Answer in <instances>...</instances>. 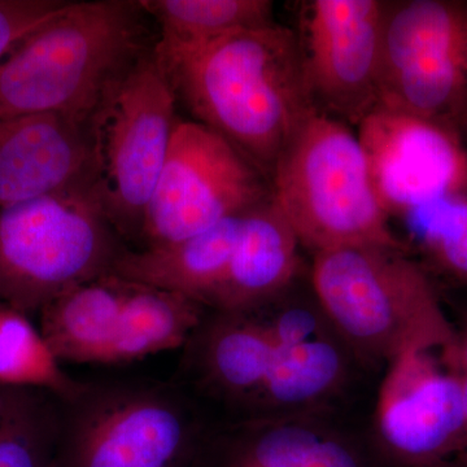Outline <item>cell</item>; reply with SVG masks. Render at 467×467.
<instances>
[{
  "mask_svg": "<svg viewBox=\"0 0 467 467\" xmlns=\"http://www.w3.org/2000/svg\"><path fill=\"white\" fill-rule=\"evenodd\" d=\"M140 5L158 24L152 54L169 79L205 46L275 23L269 0H140Z\"/></svg>",
  "mask_w": 467,
  "mask_h": 467,
  "instance_id": "20",
  "label": "cell"
},
{
  "mask_svg": "<svg viewBox=\"0 0 467 467\" xmlns=\"http://www.w3.org/2000/svg\"><path fill=\"white\" fill-rule=\"evenodd\" d=\"M460 378L461 387H462L463 401H465L466 414H467V378Z\"/></svg>",
  "mask_w": 467,
  "mask_h": 467,
  "instance_id": "28",
  "label": "cell"
},
{
  "mask_svg": "<svg viewBox=\"0 0 467 467\" xmlns=\"http://www.w3.org/2000/svg\"><path fill=\"white\" fill-rule=\"evenodd\" d=\"M465 143H466V146H467V134H466V137H465Z\"/></svg>",
  "mask_w": 467,
  "mask_h": 467,
  "instance_id": "30",
  "label": "cell"
},
{
  "mask_svg": "<svg viewBox=\"0 0 467 467\" xmlns=\"http://www.w3.org/2000/svg\"><path fill=\"white\" fill-rule=\"evenodd\" d=\"M130 282L113 273L75 285L39 313L41 333L60 362L109 365Z\"/></svg>",
  "mask_w": 467,
  "mask_h": 467,
  "instance_id": "19",
  "label": "cell"
},
{
  "mask_svg": "<svg viewBox=\"0 0 467 467\" xmlns=\"http://www.w3.org/2000/svg\"><path fill=\"white\" fill-rule=\"evenodd\" d=\"M91 178L88 124L63 115L0 119V208Z\"/></svg>",
  "mask_w": 467,
  "mask_h": 467,
  "instance_id": "16",
  "label": "cell"
},
{
  "mask_svg": "<svg viewBox=\"0 0 467 467\" xmlns=\"http://www.w3.org/2000/svg\"><path fill=\"white\" fill-rule=\"evenodd\" d=\"M301 243L272 195L243 216L225 279L211 308L252 312L301 276Z\"/></svg>",
  "mask_w": 467,
  "mask_h": 467,
  "instance_id": "17",
  "label": "cell"
},
{
  "mask_svg": "<svg viewBox=\"0 0 467 467\" xmlns=\"http://www.w3.org/2000/svg\"><path fill=\"white\" fill-rule=\"evenodd\" d=\"M0 467H57V396L30 389L0 387Z\"/></svg>",
  "mask_w": 467,
  "mask_h": 467,
  "instance_id": "22",
  "label": "cell"
},
{
  "mask_svg": "<svg viewBox=\"0 0 467 467\" xmlns=\"http://www.w3.org/2000/svg\"><path fill=\"white\" fill-rule=\"evenodd\" d=\"M60 364L29 316L0 303V387L67 398L79 382L64 373Z\"/></svg>",
  "mask_w": 467,
  "mask_h": 467,
  "instance_id": "23",
  "label": "cell"
},
{
  "mask_svg": "<svg viewBox=\"0 0 467 467\" xmlns=\"http://www.w3.org/2000/svg\"><path fill=\"white\" fill-rule=\"evenodd\" d=\"M309 281L328 321L367 367L378 373L411 352L454 349L445 315L425 266L405 250L347 247L313 254Z\"/></svg>",
  "mask_w": 467,
  "mask_h": 467,
  "instance_id": "3",
  "label": "cell"
},
{
  "mask_svg": "<svg viewBox=\"0 0 467 467\" xmlns=\"http://www.w3.org/2000/svg\"><path fill=\"white\" fill-rule=\"evenodd\" d=\"M207 310L182 295L130 282L109 365L186 346Z\"/></svg>",
  "mask_w": 467,
  "mask_h": 467,
  "instance_id": "21",
  "label": "cell"
},
{
  "mask_svg": "<svg viewBox=\"0 0 467 467\" xmlns=\"http://www.w3.org/2000/svg\"><path fill=\"white\" fill-rule=\"evenodd\" d=\"M456 342L450 358L445 359V365L457 373V376L467 378V306L461 313L460 322L454 325Z\"/></svg>",
  "mask_w": 467,
  "mask_h": 467,
  "instance_id": "26",
  "label": "cell"
},
{
  "mask_svg": "<svg viewBox=\"0 0 467 467\" xmlns=\"http://www.w3.org/2000/svg\"><path fill=\"white\" fill-rule=\"evenodd\" d=\"M425 467H467V451L457 454V456L451 457V459Z\"/></svg>",
  "mask_w": 467,
  "mask_h": 467,
  "instance_id": "27",
  "label": "cell"
},
{
  "mask_svg": "<svg viewBox=\"0 0 467 467\" xmlns=\"http://www.w3.org/2000/svg\"><path fill=\"white\" fill-rule=\"evenodd\" d=\"M184 347L192 395L218 423L247 420L275 353L257 316L208 309Z\"/></svg>",
  "mask_w": 467,
  "mask_h": 467,
  "instance_id": "14",
  "label": "cell"
},
{
  "mask_svg": "<svg viewBox=\"0 0 467 467\" xmlns=\"http://www.w3.org/2000/svg\"><path fill=\"white\" fill-rule=\"evenodd\" d=\"M126 250L95 180L0 208V303L26 313L112 273Z\"/></svg>",
  "mask_w": 467,
  "mask_h": 467,
  "instance_id": "6",
  "label": "cell"
},
{
  "mask_svg": "<svg viewBox=\"0 0 467 467\" xmlns=\"http://www.w3.org/2000/svg\"><path fill=\"white\" fill-rule=\"evenodd\" d=\"M244 214L182 241L126 248L112 273L133 284L182 295L209 309L225 279Z\"/></svg>",
  "mask_w": 467,
  "mask_h": 467,
  "instance_id": "18",
  "label": "cell"
},
{
  "mask_svg": "<svg viewBox=\"0 0 467 467\" xmlns=\"http://www.w3.org/2000/svg\"><path fill=\"white\" fill-rule=\"evenodd\" d=\"M434 272L467 285V196H451L404 218Z\"/></svg>",
  "mask_w": 467,
  "mask_h": 467,
  "instance_id": "24",
  "label": "cell"
},
{
  "mask_svg": "<svg viewBox=\"0 0 467 467\" xmlns=\"http://www.w3.org/2000/svg\"><path fill=\"white\" fill-rule=\"evenodd\" d=\"M67 5L63 0H0V61Z\"/></svg>",
  "mask_w": 467,
  "mask_h": 467,
  "instance_id": "25",
  "label": "cell"
},
{
  "mask_svg": "<svg viewBox=\"0 0 467 467\" xmlns=\"http://www.w3.org/2000/svg\"><path fill=\"white\" fill-rule=\"evenodd\" d=\"M171 79L150 50L116 82L88 121L94 180L121 238L140 239L178 121Z\"/></svg>",
  "mask_w": 467,
  "mask_h": 467,
  "instance_id": "7",
  "label": "cell"
},
{
  "mask_svg": "<svg viewBox=\"0 0 467 467\" xmlns=\"http://www.w3.org/2000/svg\"><path fill=\"white\" fill-rule=\"evenodd\" d=\"M379 106L467 134V2H389Z\"/></svg>",
  "mask_w": 467,
  "mask_h": 467,
  "instance_id": "8",
  "label": "cell"
},
{
  "mask_svg": "<svg viewBox=\"0 0 467 467\" xmlns=\"http://www.w3.org/2000/svg\"><path fill=\"white\" fill-rule=\"evenodd\" d=\"M196 122L223 137L269 181L317 107L296 33L275 23L205 46L171 76Z\"/></svg>",
  "mask_w": 467,
  "mask_h": 467,
  "instance_id": "1",
  "label": "cell"
},
{
  "mask_svg": "<svg viewBox=\"0 0 467 467\" xmlns=\"http://www.w3.org/2000/svg\"><path fill=\"white\" fill-rule=\"evenodd\" d=\"M140 2H67L0 61V119L63 115L88 124L109 88L150 48Z\"/></svg>",
  "mask_w": 467,
  "mask_h": 467,
  "instance_id": "2",
  "label": "cell"
},
{
  "mask_svg": "<svg viewBox=\"0 0 467 467\" xmlns=\"http://www.w3.org/2000/svg\"><path fill=\"white\" fill-rule=\"evenodd\" d=\"M58 408L57 467H201L218 425L192 392L147 380L79 382Z\"/></svg>",
  "mask_w": 467,
  "mask_h": 467,
  "instance_id": "4",
  "label": "cell"
},
{
  "mask_svg": "<svg viewBox=\"0 0 467 467\" xmlns=\"http://www.w3.org/2000/svg\"><path fill=\"white\" fill-rule=\"evenodd\" d=\"M272 195L269 181L232 144L196 121H178L144 216L143 247L182 241L241 216Z\"/></svg>",
  "mask_w": 467,
  "mask_h": 467,
  "instance_id": "9",
  "label": "cell"
},
{
  "mask_svg": "<svg viewBox=\"0 0 467 467\" xmlns=\"http://www.w3.org/2000/svg\"><path fill=\"white\" fill-rule=\"evenodd\" d=\"M387 7L382 0L301 5L295 33L310 94L317 109L344 124L358 126L379 106Z\"/></svg>",
  "mask_w": 467,
  "mask_h": 467,
  "instance_id": "10",
  "label": "cell"
},
{
  "mask_svg": "<svg viewBox=\"0 0 467 467\" xmlns=\"http://www.w3.org/2000/svg\"><path fill=\"white\" fill-rule=\"evenodd\" d=\"M356 134L389 218H407L432 202L467 196V146L450 129L378 106Z\"/></svg>",
  "mask_w": 467,
  "mask_h": 467,
  "instance_id": "12",
  "label": "cell"
},
{
  "mask_svg": "<svg viewBox=\"0 0 467 467\" xmlns=\"http://www.w3.org/2000/svg\"><path fill=\"white\" fill-rule=\"evenodd\" d=\"M378 450L389 467H425L467 451V414L457 373L434 352L392 362L371 414Z\"/></svg>",
  "mask_w": 467,
  "mask_h": 467,
  "instance_id": "11",
  "label": "cell"
},
{
  "mask_svg": "<svg viewBox=\"0 0 467 467\" xmlns=\"http://www.w3.org/2000/svg\"><path fill=\"white\" fill-rule=\"evenodd\" d=\"M273 202L313 254L347 247L408 251L389 225L349 125L316 109L270 178Z\"/></svg>",
  "mask_w": 467,
  "mask_h": 467,
  "instance_id": "5",
  "label": "cell"
},
{
  "mask_svg": "<svg viewBox=\"0 0 467 467\" xmlns=\"http://www.w3.org/2000/svg\"><path fill=\"white\" fill-rule=\"evenodd\" d=\"M371 414L350 409L220 423L201 467L389 466Z\"/></svg>",
  "mask_w": 467,
  "mask_h": 467,
  "instance_id": "13",
  "label": "cell"
},
{
  "mask_svg": "<svg viewBox=\"0 0 467 467\" xmlns=\"http://www.w3.org/2000/svg\"><path fill=\"white\" fill-rule=\"evenodd\" d=\"M2 407H3V396H2V391H0V411H2Z\"/></svg>",
  "mask_w": 467,
  "mask_h": 467,
  "instance_id": "29",
  "label": "cell"
},
{
  "mask_svg": "<svg viewBox=\"0 0 467 467\" xmlns=\"http://www.w3.org/2000/svg\"><path fill=\"white\" fill-rule=\"evenodd\" d=\"M367 367L334 326L295 346L275 348V358L247 420L350 410L358 405Z\"/></svg>",
  "mask_w": 467,
  "mask_h": 467,
  "instance_id": "15",
  "label": "cell"
}]
</instances>
